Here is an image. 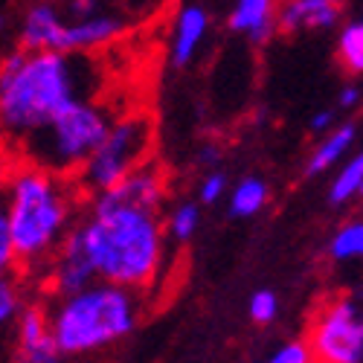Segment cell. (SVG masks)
<instances>
[{"label": "cell", "mask_w": 363, "mask_h": 363, "mask_svg": "<svg viewBox=\"0 0 363 363\" xmlns=\"http://www.w3.org/2000/svg\"><path fill=\"white\" fill-rule=\"evenodd\" d=\"M331 128H335V111H317L311 116V131L314 134H325Z\"/></svg>", "instance_id": "cell-29"}, {"label": "cell", "mask_w": 363, "mask_h": 363, "mask_svg": "<svg viewBox=\"0 0 363 363\" xmlns=\"http://www.w3.org/2000/svg\"><path fill=\"white\" fill-rule=\"evenodd\" d=\"M337 62L352 73H363V15L349 21L337 33Z\"/></svg>", "instance_id": "cell-20"}, {"label": "cell", "mask_w": 363, "mask_h": 363, "mask_svg": "<svg viewBox=\"0 0 363 363\" xmlns=\"http://www.w3.org/2000/svg\"><path fill=\"white\" fill-rule=\"evenodd\" d=\"M247 311H250V320L259 323V325L274 323V320L279 317V296H277L274 291H264V288H262V291H256V294L250 296Z\"/></svg>", "instance_id": "cell-23"}, {"label": "cell", "mask_w": 363, "mask_h": 363, "mask_svg": "<svg viewBox=\"0 0 363 363\" xmlns=\"http://www.w3.org/2000/svg\"><path fill=\"white\" fill-rule=\"evenodd\" d=\"M311 360H314V352H311L308 337L285 340L270 352V363H311Z\"/></svg>", "instance_id": "cell-24"}, {"label": "cell", "mask_w": 363, "mask_h": 363, "mask_svg": "<svg viewBox=\"0 0 363 363\" xmlns=\"http://www.w3.org/2000/svg\"><path fill=\"white\" fill-rule=\"evenodd\" d=\"M99 279L151 291L166 262V227L160 209L102 203L90 198V213L76 221Z\"/></svg>", "instance_id": "cell-2"}, {"label": "cell", "mask_w": 363, "mask_h": 363, "mask_svg": "<svg viewBox=\"0 0 363 363\" xmlns=\"http://www.w3.org/2000/svg\"><path fill=\"white\" fill-rule=\"evenodd\" d=\"M151 143H155V123L148 113H125L113 119L108 137L96 145V151L76 174L79 189L84 195H99L116 186L119 180L148 160Z\"/></svg>", "instance_id": "cell-6"}, {"label": "cell", "mask_w": 363, "mask_h": 363, "mask_svg": "<svg viewBox=\"0 0 363 363\" xmlns=\"http://www.w3.org/2000/svg\"><path fill=\"white\" fill-rule=\"evenodd\" d=\"M227 174L224 172H218V169H213V172H206L203 177H201V184H198V201L203 203V206H216L224 195H227Z\"/></svg>", "instance_id": "cell-25"}, {"label": "cell", "mask_w": 363, "mask_h": 363, "mask_svg": "<svg viewBox=\"0 0 363 363\" xmlns=\"http://www.w3.org/2000/svg\"><path fill=\"white\" fill-rule=\"evenodd\" d=\"M343 0H282L279 33L296 35L306 29H331L340 23Z\"/></svg>", "instance_id": "cell-15"}, {"label": "cell", "mask_w": 363, "mask_h": 363, "mask_svg": "<svg viewBox=\"0 0 363 363\" xmlns=\"http://www.w3.org/2000/svg\"><path fill=\"white\" fill-rule=\"evenodd\" d=\"M23 299H21V291L15 285V279L6 274L4 279H0V323L9 325L18 320V314L23 311Z\"/></svg>", "instance_id": "cell-22"}, {"label": "cell", "mask_w": 363, "mask_h": 363, "mask_svg": "<svg viewBox=\"0 0 363 363\" xmlns=\"http://www.w3.org/2000/svg\"><path fill=\"white\" fill-rule=\"evenodd\" d=\"M102 203H131V206H145V209H160L166 201V172L160 163L145 160L137 166L128 177H123L116 186L90 195Z\"/></svg>", "instance_id": "cell-10"}, {"label": "cell", "mask_w": 363, "mask_h": 363, "mask_svg": "<svg viewBox=\"0 0 363 363\" xmlns=\"http://www.w3.org/2000/svg\"><path fill=\"white\" fill-rule=\"evenodd\" d=\"M67 18H87L99 12V0H65Z\"/></svg>", "instance_id": "cell-26"}, {"label": "cell", "mask_w": 363, "mask_h": 363, "mask_svg": "<svg viewBox=\"0 0 363 363\" xmlns=\"http://www.w3.org/2000/svg\"><path fill=\"white\" fill-rule=\"evenodd\" d=\"M67 12L58 9L52 0H35L29 4L21 18V47L26 50H62L65 29H67Z\"/></svg>", "instance_id": "cell-12"}, {"label": "cell", "mask_w": 363, "mask_h": 363, "mask_svg": "<svg viewBox=\"0 0 363 363\" xmlns=\"http://www.w3.org/2000/svg\"><path fill=\"white\" fill-rule=\"evenodd\" d=\"M267 198H270V186L262 177H256V174L241 177L230 189V216L233 218H253L267 206Z\"/></svg>", "instance_id": "cell-17"}, {"label": "cell", "mask_w": 363, "mask_h": 363, "mask_svg": "<svg viewBox=\"0 0 363 363\" xmlns=\"http://www.w3.org/2000/svg\"><path fill=\"white\" fill-rule=\"evenodd\" d=\"M198 227H201V201L198 203H192V201L177 203L166 218V233L172 241H177V245H186V241L198 233Z\"/></svg>", "instance_id": "cell-21"}, {"label": "cell", "mask_w": 363, "mask_h": 363, "mask_svg": "<svg viewBox=\"0 0 363 363\" xmlns=\"http://www.w3.org/2000/svg\"><path fill=\"white\" fill-rule=\"evenodd\" d=\"M360 105V90L354 84H346L340 87V94H337V108L340 111H354Z\"/></svg>", "instance_id": "cell-28"}, {"label": "cell", "mask_w": 363, "mask_h": 363, "mask_svg": "<svg viewBox=\"0 0 363 363\" xmlns=\"http://www.w3.org/2000/svg\"><path fill=\"white\" fill-rule=\"evenodd\" d=\"M76 177L55 174L35 163L18 160L6 174V203L0 213L12 235L18 267L44 270L50 256L76 227L79 198Z\"/></svg>", "instance_id": "cell-3"}, {"label": "cell", "mask_w": 363, "mask_h": 363, "mask_svg": "<svg viewBox=\"0 0 363 363\" xmlns=\"http://www.w3.org/2000/svg\"><path fill=\"white\" fill-rule=\"evenodd\" d=\"M328 259L331 262H363V218H352L340 224L328 238Z\"/></svg>", "instance_id": "cell-19"}, {"label": "cell", "mask_w": 363, "mask_h": 363, "mask_svg": "<svg viewBox=\"0 0 363 363\" xmlns=\"http://www.w3.org/2000/svg\"><path fill=\"white\" fill-rule=\"evenodd\" d=\"M357 198H363V184H360V195H357Z\"/></svg>", "instance_id": "cell-30"}, {"label": "cell", "mask_w": 363, "mask_h": 363, "mask_svg": "<svg viewBox=\"0 0 363 363\" xmlns=\"http://www.w3.org/2000/svg\"><path fill=\"white\" fill-rule=\"evenodd\" d=\"M279 6L282 0H233L227 26L253 47H264L279 33Z\"/></svg>", "instance_id": "cell-13"}, {"label": "cell", "mask_w": 363, "mask_h": 363, "mask_svg": "<svg viewBox=\"0 0 363 363\" xmlns=\"http://www.w3.org/2000/svg\"><path fill=\"white\" fill-rule=\"evenodd\" d=\"M209 29H213V12L203 4L189 0V4L177 6L169 29V65L174 70H184L195 62L209 38Z\"/></svg>", "instance_id": "cell-9"}, {"label": "cell", "mask_w": 363, "mask_h": 363, "mask_svg": "<svg viewBox=\"0 0 363 363\" xmlns=\"http://www.w3.org/2000/svg\"><path fill=\"white\" fill-rule=\"evenodd\" d=\"M94 76L96 65L90 52L12 50L0 67V119L6 137L18 143L67 111L94 87Z\"/></svg>", "instance_id": "cell-1"}, {"label": "cell", "mask_w": 363, "mask_h": 363, "mask_svg": "<svg viewBox=\"0 0 363 363\" xmlns=\"http://www.w3.org/2000/svg\"><path fill=\"white\" fill-rule=\"evenodd\" d=\"M306 337L320 363H363V306L346 294L325 299Z\"/></svg>", "instance_id": "cell-7"}, {"label": "cell", "mask_w": 363, "mask_h": 363, "mask_svg": "<svg viewBox=\"0 0 363 363\" xmlns=\"http://www.w3.org/2000/svg\"><path fill=\"white\" fill-rule=\"evenodd\" d=\"M360 184H363V148H357L354 155H349L335 177H331V184H328V203H335V206H343L349 201H354L360 195Z\"/></svg>", "instance_id": "cell-18"}, {"label": "cell", "mask_w": 363, "mask_h": 363, "mask_svg": "<svg viewBox=\"0 0 363 363\" xmlns=\"http://www.w3.org/2000/svg\"><path fill=\"white\" fill-rule=\"evenodd\" d=\"M125 33V21L108 15V12H96L87 18H70L67 29H65V52H96L108 44H113L119 35Z\"/></svg>", "instance_id": "cell-14"}, {"label": "cell", "mask_w": 363, "mask_h": 363, "mask_svg": "<svg viewBox=\"0 0 363 363\" xmlns=\"http://www.w3.org/2000/svg\"><path fill=\"white\" fill-rule=\"evenodd\" d=\"M143 314V291L96 279L82 291L55 296L50 311L62 357H82L123 343Z\"/></svg>", "instance_id": "cell-4"}, {"label": "cell", "mask_w": 363, "mask_h": 363, "mask_svg": "<svg viewBox=\"0 0 363 363\" xmlns=\"http://www.w3.org/2000/svg\"><path fill=\"white\" fill-rule=\"evenodd\" d=\"M113 116L94 99H79L50 123L18 140V160L35 163L55 174L76 177L96 145L108 137Z\"/></svg>", "instance_id": "cell-5"}, {"label": "cell", "mask_w": 363, "mask_h": 363, "mask_svg": "<svg viewBox=\"0 0 363 363\" xmlns=\"http://www.w3.org/2000/svg\"><path fill=\"white\" fill-rule=\"evenodd\" d=\"M221 157H224V151H221V145H216V143H203L201 151H198V163L206 166V169H216V166L221 163Z\"/></svg>", "instance_id": "cell-27"}, {"label": "cell", "mask_w": 363, "mask_h": 363, "mask_svg": "<svg viewBox=\"0 0 363 363\" xmlns=\"http://www.w3.org/2000/svg\"><path fill=\"white\" fill-rule=\"evenodd\" d=\"M15 349L18 357L26 363H52L62 357L55 331H52V317L41 306H26L18 320H15Z\"/></svg>", "instance_id": "cell-11"}, {"label": "cell", "mask_w": 363, "mask_h": 363, "mask_svg": "<svg viewBox=\"0 0 363 363\" xmlns=\"http://www.w3.org/2000/svg\"><path fill=\"white\" fill-rule=\"evenodd\" d=\"M44 279L50 285V291L55 296H65V294H73V291H82L87 288L90 282H96L99 274L94 267V259H90L84 241H82V233L79 227H73L67 233V238L58 245V250L50 256V262L44 264Z\"/></svg>", "instance_id": "cell-8"}, {"label": "cell", "mask_w": 363, "mask_h": 363, "mask_svg": "<svg viewBox=\"0 0 363 363\" xmlns=\"http://www.w3.org/2000/svg\"><path fill=\"white\" fill-rule=\"evenodd\" d=\"M354 140H357L354 123H340V125H335L331 131L320 134L317 145L311 148V155H308V160H306V174H308V177H317V174H323V172H328V169L340 166V163L349 157Z\"/></svg>", "instance_id": "cell-16"}]
</instances>
